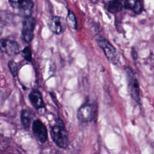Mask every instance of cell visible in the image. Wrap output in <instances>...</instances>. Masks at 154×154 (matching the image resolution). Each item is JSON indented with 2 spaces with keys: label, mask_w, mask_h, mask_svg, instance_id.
<instances>
[{
  "label": "cell",
  "mask_w": 154,
  "mask_h": 154,
  "mask_svg": "<svg viewBox=\"0 0 154 154\" xmlns=\"http://www.w3.org/2000/svg\"><path fill=\"white\" fill-rule=\"evenodd\" d=\"M51 135L55 144L60 148L66 149L69 146V137L63 122L58 119L51 128Z\"/></svg>",
  "instance_id": "obj_1"
},
{
  "label": "cell",
  "mask_w": 154,
  "mask_h": 154,
  "mask_svg": "<svg viewBox=\"0 0 154 154\" xmlns=\"http://www.w3.org/2000/svg\"><path fill=\"white\" fill-rule=\"evenodd\" d=\"M128 91L131 97L138 104L141 103L140 85L135 72L130 67L125 68Z\"/></svg>",
  "instance_id": "obj_2"
},
{
  "label": "cell",
  "mask_w": 154,
  "mask_h": 154,
  "mask_svg": "<svg viewBox=\"0 0 154 154\" xmlns=\"http://www.w3.org/2000/svg\"><path fill=\"white\" fill-rule=\"evenodd\" d=\"M97 42L110 63L114 65L120 64V55L112 45L103 38H98Z\"/></svg>",
  "instance_id": "obj_3"
},
{
  "label": "cell",
  "mask_w": 154,
  "mask_h": 154,
  "mask_svg": "<svg viewBox=\"0 0 154 154\" xmlns=\"http://www.w3.org/2000/svg\"><path fill=\"white\" fill-rule=\"evenodd\" d=\"M36 20L31 16L25 17L22 22V35L25 42L29 43L33 38Z\"/></svg>",
  "instance_id": "obj_4"
},
{
  "label": "cell",
  "mask_w": 154,
  "mask_h": 154,
  "mask_svg": "<svg viewBox=\"0 0 154 154\" xmlns=\"http://www.w3.org/2000/svg\"><path fill=\"white\" fill-rule=\"evenodd\" d=\"M33 134L37 141L44 143L48 139V130L45 124L39 119L34 121L32 126Z\"/></svg>",
  "instance_id": "obj_5"
},
{
  "label": "cell",
  "mask_w": 154,
  "mask_h": 154,
  "mask_svg": "<svg viewBox=\"0 0 154 154\" xmlns=\"http://www.w3.org/2000/svg\"><path fill=\"white\" fill-rule=\"evenodd\" d=\"M66 19L61 16L51 17L48 23V26L52 32L55 34H61L63 33L66 28Z\"/></svg>",
  "instance_id": "obj_6"
},
{
  "label": "cell",
  "mask_w": 154,
  "mask_h": 154,
  "mask_svg": "<svg viewBox=\"0 0 154 154\" xmlns=\"http://www.w3.org/2000/svg\"><path fill=\"white\" fill-rule=\"evenodd\" d=\"M0 51L8 55L13 56L19 52L18 43L12 40L2 39L0 40Z\"/></svg>",
  "instance_id": "obj_7"
},
{
  "label": "cell",
  "mask_w": 154,
  "mask_h": 154,
  "mask_svg": "<svg viewBox=\"0 0 154 154\" xmlns=\"http://www.w3.org/2000/svg\"><path fill=\"white\" fill-rule=\"evenodd\" d=\"M92 106L91 103H85L80 106L77 112V118L81 123L90 122L92 118Z\"/></svg>",
  "instance_id": "obj_8"
},
{
  "label": "cell",
  "mask_w": 154,
  "mask_h": 154,
  "mask_svg": "<svg viewBox=\"0 0 154 154\" xmlns=\"http://www.w3.org/2000/svg\"><path fill=\"white\" fill-rule=\"evenodd\" d=\"M33 7L34 3L32 0H22L13 7L17 9L22 16L27 17L30 16Z\"/></svg>",
  "instance_id": "obj_9"
},
{
  "label": "cell",
  "mask_w": 154,
  "mask_h": 154,
  "mask_svg": "<svg viewBox=\"0 0 154 154\" xmlns=\"http://www.w3.org/2000/svg\"><path fill=\"white\" fill-rule=\"evenodd\" d=\"M29 99L31 105L36 109H41L45 107V103L42 95L37 89H32L29 94Z\"/></svg>",
  "instance_id": "obj_10"
},
{
  "label": "cell",
  "mask_w": 154,
  "mask_h": 154,
  "mask_svg": "<svg viewBox=\"0 0 154 154\" xmlns=\"http://www.w3.org/2000/svg\"><path fill=\"white\" fill-rule=\"evenodd\" d=\"M124 7L126 9L134 11L137 14H140L143 11V6L140 0H125Z\"/></svg>",
  "instance_id": "obj_11"
},
{
  "label": "cell",
  "mask_w": 154,
  "mask_h": 154,
  "mask_svg": "<svg viewBox=\"0 0 154 154\" xmlns=\"http://www.w3.org/2000/svg\"><path fill=\"white\" fill-rule=\"evenodd\" d=\"M31 112L28 109H22L20 112V121L23 128L28 130L31 123Z\"/></svg>",
  "instance_id": "obj_12"
},
{
  "label": "cell",
  "mask_w": 154,
  "mask_h": 154,
  "mask_svg": "<svg viewBox=\"0 0 154 154\" xmlns=\"http://www.w3.org/2000/svg\"><path fill=\"white\" fill-rule=\"evenodd\" d=\"M123 8V5L121 2V0H111L109 1L107 9L110 13H115L120 11Z\"/></svg>",
  "instance_id": "obj_13"
},
{
  "label": "cell",
  "mask_w": 154,
  "mask_h": 154,
  "mask_svg": "<svg viewBox=\"0 0 154 154\" xmlns=\"http://www.w3.org/2000/svg\"><path fill=\"white\" fill-rule=\"evenodd\" d=\"M66 24L72 29H76V25H77V22H76V19L75 17V16L73 13V11L71 10H69L67 15L66 19Z\"/></svg>",
  "instance_id": "obj_14"
},
{
  "label": "cell",
  "mask_w": 154,
  "mask_h": 154,
  "mask_svg": "<svg viewBox=\"0 0 154 154\" xmlns=\"http://www.w3.org/2000/svg\"><path fill=\"white\" fill-rule=\"evenodd\" d=\"M8 69L13 77H16L18 73V65L13 60H10L8 63Z\"/></svg>",
  "instance_id": "obj_15"
},
{
  "label": "cell",
  "mask_w": 154,
  "mask_h": 154,
  "mask_svg": "<svg viewBox=\"0 0 154 154\" xmlns=\"http://www.w3.org/2000/svg\"><path fill=\"white\" fill-rule=\"evenodd\" d=\"M22 52L24 59L27 61L31 62L32 60V52L30 48L26 46L22 50Z\"/></svg>",
  "instance_id": "obj_16"
},
{
  "label": "cell",
  "mask_w": 154,
  "mask_h": 154,
  "mask_svg": "<svg viewBox=\"0 0 154 154\" xmlns=\"http://www.w3.org/2000/svg\"><path fill=\"white\" fill-rule=\"evenodd\" d=\"M22 0H9V2H10L11 7H13V6L16 5L17 3H19Z\"/></svg>",
  "instance_id": "obj_17"
},
{
  "label": "cell",
  "mask_w": 154,
  "mask_h": 154,
  "mask_svg": "<svg viewBox=\"0 0 154 154\" xmlns=\"http://www.w3.org/2000/svg\"><path fill=\"white\" fill-rule=\"evenodd\" d=\"M3 97H4V95H3V93L2 91L0 90V105L2 104V100H3Z\"/></svg>",
  "instance_id": "obj_18"
},
{
  "label": "cell",
  "mask_w": 154,
  "mask_h": 154,
  "mask_svg": "<svg viewBox=\"0 0 154 154\" xmlns=\"http://www.w3.org/2000/svg\"><path fill=\"white\" fill-rule=\"evenodd\" d=\"M132 54L133 55L132 57H133V58L134 60H136L137 58V52H135V51H132Z\"/></svg>",
  "instance_id": "obj_19"
}]
</instances>
